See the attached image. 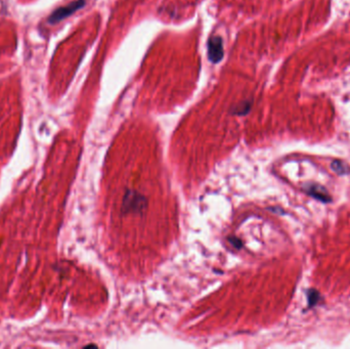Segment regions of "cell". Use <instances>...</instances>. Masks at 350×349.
Here are the masks:
<instances>
[{
    "instance_id": "6da1fadb",
    "label": "cell",
    "mask_w": 350,
    "mask_h": 349,
    "mask_svg": "<svg viewBox=\"0 0 350 349\" xmlns=\"http://www.w3.org/2000/svg\"><path fill=\"white\" fill-rule=\"evenodd\" d=\"M208 58L209 60L216 64L223 58V46L222 39L218 36H214L209 39L208 42Z\"/></svg>"
},
{
    "instance_id": "7a4b0ae2",
    "label": "cell",
    "mask_w": 350,
    "mask_h": 349,
    "mask_svg": "<svg viewBox=\"0 0 350 349\" xmlns=\"http://www.w3.org/2000/svg\"><path fill=\"white\" fill-rule=\"evenodd\" d=\"M307 195L313 197L316 200L321 201L322 203H330L332 201V198L329 196L327 190L322 188L321 186L317 185H307L304 188Z\"/></svg>"
},
{
    "instance_id": "3957f363",
    "label": "cell",
    "mask_w": 350,
    "mask_h": 349,
    "mask_svg": "<svg viewBox=\"0 0 350 349\" xmlns=\"http://www.w3.org/2000/svg\"><path fill=\"white\" fill-rule=\"evenodd\" d=\"M125 201L123 203V208L126 207V210H139L141 209V202H142V198L139 197L137 194L135 193H128L127 196L125 197Z\"/></svg>"
},
{
    "instance_id": "277c9868",
    "label": "cell",
    "mask_w": 350,
    "mask_h": 349,
    "mask_svg": "<svg viewBox=\"0 0 350 349\" xmlns=\"http://www.w3.org/2000/svg\"><path fill=\"white\" fill-rule=\"evenodd\" d=\"M331 168L338 176H345V174H348L350 172V167L345 162H342L340 160L333 161Z\"/></svg>"
},
{
    "instance_id": "5b68a950",
    "label": "cell",
    "mask_w": 350,
    "mask_h": 349,
    "mask_svg": "<svg viewBox=\"0 0 350 349\" xmlns=\"http://www.w3.org/2000/svg\"><path fill=\"white\" fill-rule=\"evenodd\" d=\"M308 297V306H314L319 301V294L315 290H309L307 293Z\"/></svg>"
},
{
    "instance_id": "8992f818",
    "label": "cell",
    "mask_w": 350,
    "mask_h": 349,
    "mask_svg": "<svg viewBox=\"0 0 350 349\" xmlns=\"http://www.w3.org/2000/svg\"><path fill=\"white\" fill-rule=\"evenodd\" d=\"M250 107H251V105L249 104V102H245V103H242L238 108L237 110L235 111V114H238V115H244L246 113H248V111L250 110Z\"/></svg>"
}]
</instances>
